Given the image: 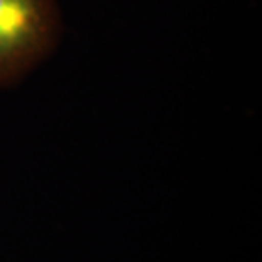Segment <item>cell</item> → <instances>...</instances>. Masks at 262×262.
I'll use <instances>...</instances> for the list:
<instances>
[{
  "label": "cell",
  "mask_w": 262,
  "mask_h": 262,
  "mask_svg": "<svg viewBox=\"0 0 262 262\" xmlns=\"http://www.w3.org/2000/svg\"><path fill=\"white\" fill-rule=\"evenodd\" d=\"M63 38L58 0H0V87L23 82Z\"/></svg>",
  "instance_id": "obj_1"
}]
</instances>
